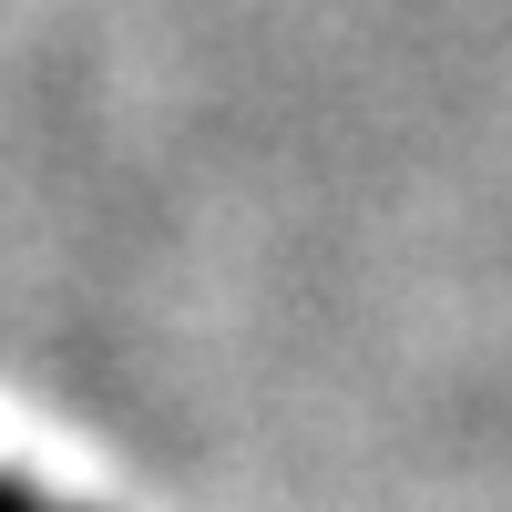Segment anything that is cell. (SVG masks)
<instances>
[{"instance_id":"6da1fadb","label":"cell","mask_w":512,"mask_h":512,"mask_svg":"<svg viewBox=\"0 0 512 512\" xmlns=\"http://www.w3.org/2000/svg\"><path fill=\"white\" fill-rule=\"evenodd\" d=\"M0 512H52V502H31V492H11V482H0Z\"/></svg>"}]
</instances>
